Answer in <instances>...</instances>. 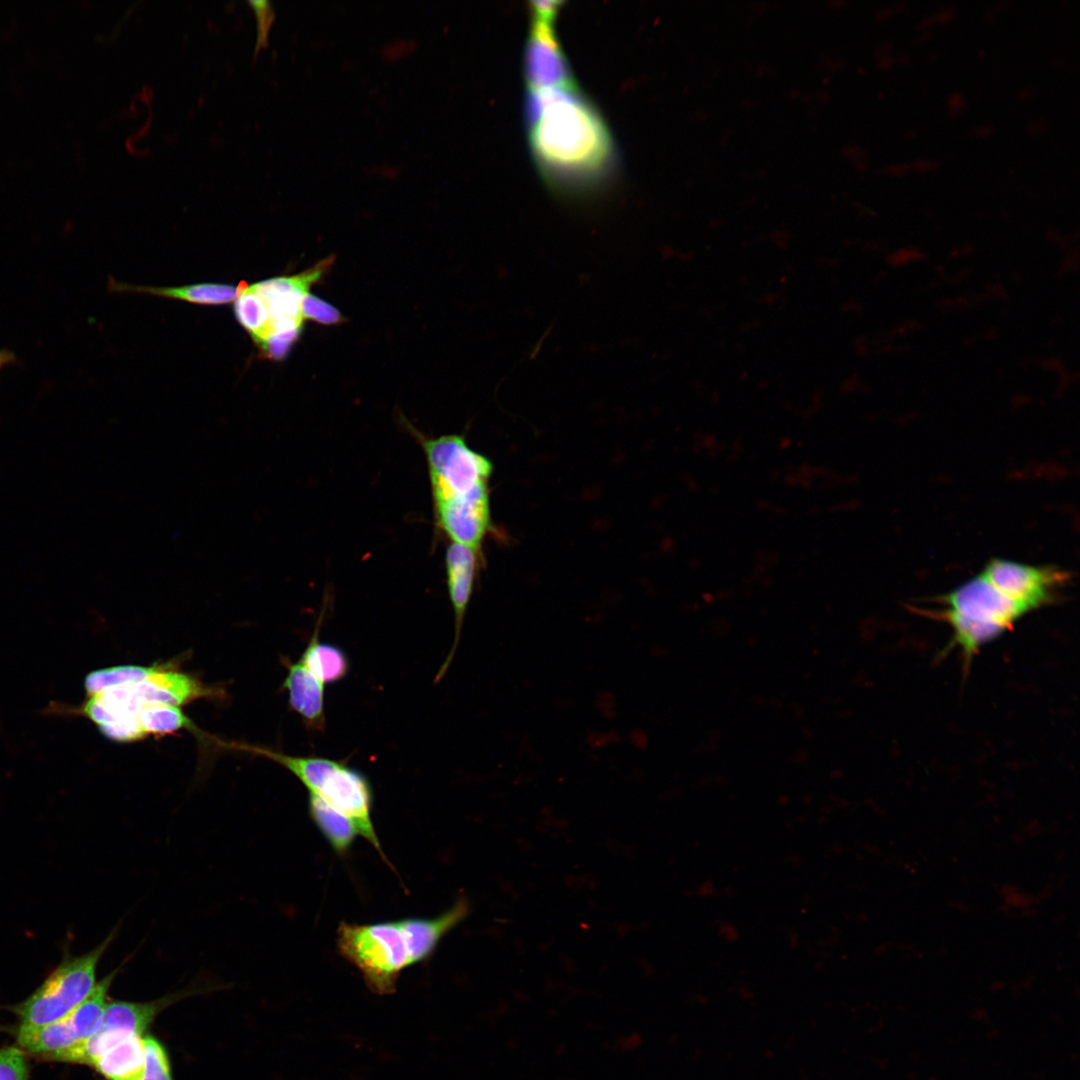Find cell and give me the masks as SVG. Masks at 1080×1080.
<instances>
[{"instance_id":"ba28073f","label":"cell","mask_w":1080,"mask_h":1080,"mask_svg":"<svg viewBox=\"0 0 1080 1080\" xmlns=\"http://www.w3.org/2000/svg\"><path fill=\"white\" fill-rule=\"evenodd\" d=\"M531 15L533 21L524 54L528 91L575 87L568 61L552 28L556 15L532 11Z\"/></svg>"},{"instance_id":"603a6c76","label":"cell","mask_w":1080,"mask_h":1080,"mask_svg":"<svg viewBox=\"0 0 1080 1080\" xmlns=\"http://www.w3.org/2000/svg\"><path fill=\"white\" fill-rule=\"evenodd\" d=\"M27 1066L20 1050H0V1080H26Z\"/></svg>"},{"instance_id":"e0dca14e","label":"cell","mask_w":1080,"mask_h":1080,"mask_svg":"<svg viewBox=\"0 0 1080 1080\" xmlns=\"http://www.w3.org/2000/svg\"><path fill=\"white\" fill-rule=\"evenodd\" d=\"M128 291L145 292L167 298L185 300L192 303L220 305L235 301L238 287L226 284L204 283L182 287H136L119 285Z\"/></svg>"},{"instance_id":"9c48e42d","label":"cell","mask_w":1080,"mask_h":1080,"mask_svg":"<svg viewBox=\"0 0 1080 1080\" xmlns=\"http://www.w3.org/2000/svg\"><path fill=\"white\" fill-rule=\"evenodd\" d=\"M481 552L455 542H450L445 552V569L450 602L454 612V642L435 681L446 673L460 641L463 621L471 600L481 565Z\"/></svg>"},{"instance_id":"277c9868","label":"cell","mask_w":1080,"mask_h":1080,"mask_svg":"<svg viewBox=\"0 0 1080 1080\" xmlns=\"http://www.w3.org/2000/svg\"><path fill=\"white\" fill-rule=\"evenodd\" d=\"M266 757L289 770L307 788L328 805L340 811L382 854L372 821L373 793L368 778L343 761L319 756H293L266 747L227 744V746Z\"/></svg>"},{"instance_id":"6da1fadb","label":"cell","mask_w":1080,"mask_h":1080,"mask_svg":"<svg viewBox=\"0 0 1080 1080\" xmlns=\"http://www.w3.org/2000/svg\"><path fill=\"white\" fill-rule=\"evenodd\" d=\"M524 113L531 153L550 182L582 188L613 168L610 131L577 86L528 91Z\"/></svg>"},{"instance_id":"3957f363","label":"cell","mask_w":1080,"mask_h":1080,"mask_svg":"<svg viewBox=\"0 0 1080 1080\" xmlns=\"http://www.w3.org/2000/svg\"><path fill=\"white\" fill-rule=\"evenodd\" d=\"M931 615L951 630V646L965 659L1011 630L1030 610L980 571L939 596Z\"/></svg>"},{"instance_id":"9a60e30c","label":"cell","mask_w":1080,"mask_h":1080,"mask_svg":"<svg viewBox=\"0 0 1080 1080\" xmlns=\"http://www.w3.org/2000/svg\"><path fill=\"white\" fill-rule=\"evenodd\" d=\"M308 810L314 824L337 853H345L351 848L359 832L350 818L311 793Z\"/></svg>"},{"instance_id":"d4e9b609","label":"cell","mask_w":1080,"mask_h":1080,"mask_svg":"<svg viewBox=\"0 0 1080 1080\" xmlns=\"http://www.w3.org/2000/svg\"><path fill=\"white\" fill-rule=\"evenodd\" d=\"M641 1041L642 1039L638 1032L621 1035L614 1041L613 1049L621 1053L633 1052L640 1047Z\"/></svg>"},{"instance_id":"484cf974","label":"cell","mask_w":1080,"mask_h":1080,"mask_svg":"<svg viewBox=\"0 0 1080 1080\" xmlns=\"http://www.w3.org/2000/svg\"><path fill=\"white\" fill-rule=\"evenodd\" d=\"M16 361V355L8 350H0V370Z\"/></svg>"},{"instance_id":"d6986e66","label":"cell","mask_w":1080,"mask_h":1080,"mask_svg":"<svg viewBox=\"0 0 1080 1080\" xmlns=\"http://www.w3.org/2000/svg\"><path fill=\"white\" fill-rule=\"evenodd\" d=\"M137 719L147 736L173 734L182 729L196 730L193 722L176 706L147 705L140 710Z\"/></svg>"},{"instance_id":"8fae6325","label":"cell","mask_w":1080,"mask_h":1080,"mask_svg":"<svg viewBox=\"0 0 1080 1080\" xmlns=\"http://www.w3.org/2000/svg\"><path fill=\"white\" fill-rule=\"evenodd\" d=\"M283 688L288 692L290 707L301 716L306 727L313 731L325 728L324 687L300 661L287 662Z\"/></svg>"},{"instance_id":"7402d4cb","label":"cell","mask_w":1080,"mask_h":1080,"mask_svg":"<svg viewBox=\"0 0 1080 1080\" xmlns=\"http://www.w3.org/2000/svg\"><path fill=\"white\" fill-rule=\"evenodd\" d=\"M304 320H314L322 324H338L344 321L340 312L331 304L308 293L302 302Z\"/></svg>"},{"instance_id":"cb8c5ba5","label":"cell","mask_w":1080,"mask_h":1080,"mask_svg":"<svg viewBox=\"0 0 1080 1080\" xmlns=\"http://www.w3.org/2000/svg\"><path fill=\"white\" fill-rule=\"evenodd\" d=\"M249 5L254 13L257 24L255 52H258L259 49L266 45L268 33L274 20V9L271 3L266 0H253L249 2Z\"/></svg>"},{"instance_id":"4fadbf2b","label":"cell","mask_w":1080,"mask_h":1080,"mask_svg":"<svg viewBox=\"0 0 1080 1080\" xmlns=\"http://www.w3.org/2000/svg\"><path fill=\"white\" fill-rule=\"evenodd\" d=\"M17 1041L27 1052L49 1059L79 1044L66 1016L45 1025H21Z\"/></svg>"},{"instance_id":"30bf717a","label":"cell","mask_w":1080,"mask_h":1080,"mask_svg":"<svg viewBox=\"0 0 1080 1080\" xmlns=\"http://www.w3.org/2000/svg\"><path fill=\"white\" fill-rule=\"evenodd\" d=\"M132 703L141 710L147 705L182 706L212 691L191 675L158 666L147 678L129 685Z\"/></svg>"},{"instance_id":"ffe728a7","label":"cell","mask_w":1080,"mask_h":1080,"mask_svg":"<svg viewBox=\"0 0 1080 1080\" xmlns=\"http://www.w3.org/2000/svg\"><path fill=\"white\" fill-rule=\"evenodd\" d=\"M157 667L158 665L128 664L94 670L85 677V692L90 694L109 687L137 683L147 678Z\"/></svg>"},{"instance_id":"5b68a950","label":"cell","mask_w":1080,"mask_h":1080,"mask_svg":"<svg viewBox=\"0 0 1080 1080\" xmlns=\"http://www.w3.org/2000/svg\"><path fill=\"white\" fill-rule=\"evenodd\" d=\"M337 947L360 971L368 988L379 995L393 993L400 973L414 964L402 919L372 924L342 922L337 929Z\"/></svg>"},{"instance_id":"44dd1931","label":"cell","mask_w":1080,"mask_h":1080,"mask_svg":"<svg viewBox=\"0 0 1080 1080\" xmlns=\"http://www.w3.org/2000/svg\"><path fill=\"white\" fill-rule=\"evenodd\" d=\"M145 1064L141 1080H173L167 1052L153 1036L143 1037Z\"/></svg>"},{"instance_id":"ac0fdd59","label":"cell","mask_w":1080,"mask_h":1080,"mask_svg":"<svg viewBox=\"0 0 1080 1080\" xmlns=\"http://www.w3.org/2000/svg\"><path fill=\"white\" fill-rule=\"evenodd\" d=\"M234 311L239 323L259 346L266 337L268 314L262 299L250 285L241 283L238 286Z\"/></svg>"},{"instance_id":"7a4b0ae2","label":"cell","mask_w":1080,"mask_h":1080,"mask_svg":"<svg viewBox=\"0 0 1080 1080\" xmlns=\"http://www.w3.org/2000/svg\"><path fill=\"white\" fill-rule=\"evenodd\" d=\"M435 522L451 542L481 552L491 529L489 479L492 462L458 434L421 438Z\"/></svg>"},{"instance_id":"52a82bcc","label":"cell","mask_w":1080,"mask_h":1080,"mask_svg":"<svg viewBox=\"0 0 1080 1080\" xmlns=\"http://www.w3.org/2000/svg\"><path fill=\"white\" fill-rule=\"evenodd\" d=\"M328 257L310 269L293 276H281L250 285L262 299L268 314L266 337L297 333L303 326L302 302L312 285L324 277L333 264Z\"/></svg>"},{"instance_id":"5bb4252c","label":"cell","mask_w":1080,"mask_h":1080,"mask_svg":"<svg viewBox=\"0 0 1080 1080\" xmlns=\"http://www.w3.org/2000/svg\"><path fill=\"white\" fill-rule=\"evenodd\" d=\"M126 961L127 959L97 982L92 992L66 1016L79 1044L99 1030L107 1005L108 990Z\"/></svg>"},{"instance_id":"7c38bea8","label":"cell","mask_w":1080,"mask_h":1080,"mask_svg":"<svg viewBox=\"0 0 1080 1080\" xmlns=\"http://www.w3.org/2000/svg\"><path fill=\"white\" fill-rule=\"evenodd\" d=\"M145 1064L143 1036L129 1034L92 1064L108 1080H141Z\"/></svg>"},{"instance_id":"8992f818","label":"cell","mask_w":1080,"mask_h":1080,"mask_svg":"<svg viewBox=\"0 0 1080 1080\" xmlns=\"http://www.w3.org/2000/svg\"><path fill=\"white\" fill-rule=\"evenodd\" d=\"M119 932L115 926L105 939L81 955L63 951L58 966L15 1012L23 1026H40L67 1016L96 986L97 966Z\"/></svg>"},{"instance_id":"2e32d148","label":"cell","mask_w":1080,"mask_h":1080,"mask_svg":"<svg viewBox=\"0 0 1080 1080\" xmlns=\"http://www.w3.org/2000/svg\"><path fill=\"white\" fill-rule=\"evenodd\" d=\"M318 627L299 660L325 685L345 678L350 665L340 647L319 640Z\"/></svg>"}]
</instances>
